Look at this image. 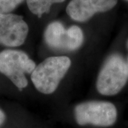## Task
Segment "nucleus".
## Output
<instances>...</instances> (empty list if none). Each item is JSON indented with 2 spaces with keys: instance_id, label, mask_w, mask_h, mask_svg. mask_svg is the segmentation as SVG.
Instances as JSON below:
<instances>
[{
  "instance_id": "11",
  "label": "nucleus",
  "mask_w": 128,
  "mask_h": 128,
  "mask_svg": "<svg viewBox=\"0 0 128 128\" xmlns=\"http://www.w3.org/2000/svg\"></svg>"
},
{
  "instance_id": "3",
  "label": "nucleus",
  "mask_w": 128,
  "mask_h": 128,
  "mask_svg": "<svg viewBox=\"0 0 128 128\" xmlns=\"http://www.w3.org/2000/svg\"><path fill=\"white\" fill-rule=\"evenodd\" d=\"M36 64L22 50L7 49L0 53V73L22 90L28 85L26 73H32Z\"/></svg>"
},
{
  "instance_id": "7",
  "label": "nucleus",
  "mask_w": 128,
  "mask_h": 128,
  "mask_svg": "<svg viewBox=\"0 0 128 128\" xmlns=\"http://www.w3.org/2000/svg\"><path fill=\"white\" fill-rule=\"evenodd\" d=\"M118 0H71L66 12L70 18L84 22L99 12H105L114 8Z\"/></svg>"
},
{
  "instance_id": "1",
  "label": "nucleus",
  "mask_w": 128,
  "mask_h": 128,
  "mask_svg": "<svg viewBox=\"0 0 128 128\" xmlns=\"http://www.w3.org/2000/svg\"><path fill=\"white\" fill-rule=\"evenodd\" d=\"M71 65L67 56H51L36 66L31 79L35 88L44 94H51L57 89Z\"/></svg>"
},
{
  "instance_id": "2",
  "label": "nucleus",
  "mask_w": 128,
  "mask_h": 128,
  "mask_svg": "<svg viewBox=\"0 0 128 128\" xmlns=\"http://www.w3.org/2000/svg\"><path fill=\"white\" fill-rule=\"evenodd\" d=\"M128 80V64L122 56H110L99 73L96 82L98 91L103 96H114L126 85Z\"/></svg>"
},
{
  "instance_id": "6",
  "label": "nucleus",
  "mask_w": 128,
  "mask_h": 128,
  "mask_svg": "<svg viewBox=\"0 0 128 128\" xmlns=\"http://www.w3.org/2000/svg\"><path fill=\"white\" fill-rule=\"evenodd\" d=\"M28 26L23 16L0 14V44L8 47L22 45L27 37Z\"/></svg>"
},
{
  "instance_id": "9",
  "label": "nucleus",
  "mask_w": 128,
  "mask_h": 128,
  "mask_svg": "<svg viewBox=\"0 0 128 128\" xmlns=\"http://www.w3.org/2000/svg\"><path fill=\"white\" fill-rule=\"evenodd\" d=\"M24 0H0V14H9Z\"/></svg>"
},
{
  "instance_id": "13",
  "label": "nucleus",
  "mask_w": 128,
  "mask_h": 128,
  "mask_svg": "<svg viewBox=\"0 0 128 128\" xmlns=\"http://www.w3.org/2000/svg\"></svg>"
},
{
  "instance_id": "8",
  "label": "nucleus",
  "mask_w": 128,
  "mask_h": 128,
  "mask_svg": "<svg viewBox=\"0 0 128 128\" xmlns=\"http://www.w3.org/2000/svg\"><path fill=\"white\" fill-rule=\"evenodd\" d=\"M65 0H26L28 7L32 13L41 18L42 15L50 11L51 6L56 3H61Z\"/></svg>"
},
{
  "instance_id": "12",
  "label": "nucleus",
  "mask_w": 128,
  "mask_h": 128,
  "mask_svg": "<svg viewBox=\"0 0 128 128\" xmlns=\"http://www.w3.org/2000/svg\"><path fill=\"white\" fill-rule=\"evenodd\" d=\"M126 1H128V0H126Z\"/></svg>"
},
{
  "instance_id": "4",
  "label": "nucleus",
  "mask_w": 128,
  "mask_h": 128,
  "mask_svg": "<svg viewBox=\"0 0 128 128\" xmlns=\"http://www.w3.org/2000/svg\"><path fill=\"white\" fill-rule=\"evenodd\" d=\"M117 109L112 103L104 101H89L75 108V118L80 125L92 124L109 127L115 122Z\"/></svg>"
},
{
  "instance_id": "10",
  "label": "nucleus",
  "mask_w": 128,
  "mask_h": 128,
  "mask_svg": "<svg viewBox=\"0 0 128 128\" xmlns=\"http://www.w3.org/2000/svg\"><path fill=\"white\" fill-rule=\"evenodd\" d=\"M5 120V114L3 111L0 110V125H2Z\"/></svg>"
},
{
  "instance_id": "5",
  "label": "nucleus",
  "mask_w": 128,
  "mask_h": 128,
  "mask_svg": "<svg viewBox=\"0 0 128 128\" xmlns=\"http://www.w3.org/2000/svg\"><path fill=\"white\" fill-rule=\"evenodd\" d=\"M44 38L47 45L52 48L72 51L81 46L84 36L81 28L77 26L66 29L63 24L53 22L46 27Z\"/></svg>"
}]
</instances>
